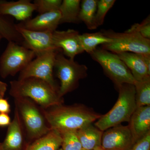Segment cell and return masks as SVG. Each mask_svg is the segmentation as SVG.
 <instances>
[{"mask_svg":"<svg viewBox=\"0 0 150 150\" xmlns=\"http://www.w3.org/2000/svg\"><path fill=\"white\" fill-rule=\"evenodd\" d=\"M41 109L51 130H56L60 133L78 131L92 124L101 116L82 105H65L62 104Z\"/></svg>","mask_w":150,"mask_h":150,"instance_id":"cell-1","label":"cell"},{"mask_svg":"<svg viewBox=\"0 0 150 150\" xmlns=\"http://www.w3.org/2000/svg\"><path fill=\"white\" fill-rule=\"evenodd\" d=\"M9 93L14 98L25 97L39 105L43 109L63 104L64 99L58 91L46 81L36 78L11 81Z\"/></svg>","mask_w":150,"mask_h":150,"instance_id":"cell-2","label":"cell"},{"mask_svg":"<svg viewBox=\"0 0 150 150\" xmlns=\"http://www.w3.org/2000/svg\"><path fill=\"white\" fill-rule=\"evenodd\" d=\"M117 88L118 97L114 106L107 113L101 115L95 123V126L103 131L123 122H129L137 108L134 84H123Z\"/></svg>","mask_w":150,"mask_h":150,"instance_id":"cell-3","label":"cell"},{"mask_svg":"<svg viewBox=\"0 0 150 150\" xmlns=\"http://www.w3.org/2000/svg\"><path fill=\"white\" fill-rule=\"evenodd\" d=\"M14 98L26 138L29 140L30 143L46 135L51 131L42 109L34 101L27 98Z\"/></svg>","mask_w":150,"mask_h":150,"instance_id":"cell-4","label":"cell"},{"mask_svg":"<svg viewBox=\"0 0 150 150\" xmlns=\"http://www.w3.org/2000/svg\"><path fill=\"white\" fill-rule=\"evenodd\" d=\"M101 31L112 39L110 43L101 45L103 49L115 54L129 52L150 54V40L143 37L132 26L122 33L115 32L112 30Z\"/></svg>","mask_w":150,"mask_h":150,"instance_id":"cell-5","label":"cell"},{"mask_svg":"<svg viewBox=\"0 0 150 150\" xmlns=\"http://www.w3.org/2000/svg\"><path fill=\"white\" fill-rule=\"evenodd\" d=\"M60 81L59 94L63 97L76 89L80 80L87 76V67L67 58L60 50L56 55L54 70Z\"/></svg>","mask_w":150,"mask_h":150,"instance_id":"cell-6","label":"cell"},{"mask_svg":"<svg viewBox=\"0 0 150 150\" xmlns=\"http://www.w3.org/2000/svg\"><path fill=\"white\" fill-rule=\"evenodd\" d=\"M90 55L102 67L116 88L123 84H134L135 81L131 71L117 54L101 48H97Z\"/></svg>","mask_w":150,"mask_h":150,"instance_id":"cell-7","label":"cell"},{"mask_svg":"<svg viewBox=\"0 0 150 150\" xmlns=\"http://www.w3.org/2000/svg\"><path fill=\"white\" fill-rule=\"evenodd\" d=\"M36 56L33 51L13 41H8L0 59V75L3 78L20 72Z\"/></svg>","mask_w":150,"mask_h":150,"instance_id":"cell-8","label":"cell"},{"mask_svg":"<svg viewBox=\"0 0 150 150\" xmlns=\"http://www.w3.org/2000/svg\"><path fill=\"white\" fill-rule=\"evenodd\" d=\"M60 50L51 49L36 55L20 72L18 80L28 78H38L46 81L59 92V87L54 79V71L56 56Z\"/></svg>","mask_w":150,"mask_h":150,"instance_id":"cell-9","label":"cell"},{"mask_svg":"<svg viewBox=\"0 0 150 150\" xmlns=\"http://www.w3.org/2000/svg\"><path fill=\"white\" fill-rule=\"evenodd\" d=\"M135 143L129 126L119 125L103 132L101 145L103 150H128Z\"/></svg>","mask_w":150,"mask_h":150,"instance_id":"cell-10","label":"cell"},{"mask_svg":"<svg viewBox=\"0 0 150 150\" xmlns=\"http://www.w3.org/2000/svg\"><path fill=\"white\" fill-rule=\"evenodd\" d=\"M16 27L23 38L22 45L34 52L35 55L51 49H57L53 43V32L33 31L19 27L16 24Z\"/></svg>","mask_w":150,"mask_h":150,"instance_id":"cell-11","label":"cell"},{"mask_svg":"<svg viewBox=\"0 0 150 150\" xmlns=\"http://www.w3.org/2000/svg\"><path fill=\"white\" fill-rule=\"evenodd\" d=\"M25 135L18 110L15 106L13 120L8 126L4 140L0 142V150H25L30 144Z\"/></svg>","mask_w":150,"mask_h":150,"instance_id":"cell-12","label":"cell"},{"mask_svg":"<svg viewBox=\"0 0 150 150\" xmlns=\"http://www.w3.org/2000/svg\"><path fill=\"white\" fill-rule=\"evenodd\" d=\"M79 31L74 29L55 30L53 32V43L55 48L62 50L69 59L74 60L75 57L84 51L79 39Z\"/></svg>","mask_w":150,"mask_h":150,"instance_id":"cell-13","label":"cell"},{"mask_svg":"<svg viewBox=\"0 0 150 150\" xmlns=\"http://www.w3.org/2000/svg\"><path fill=\"white\" fill-rule=\"evenodd\" d=\"M61 14L59 11L39 14L34 18H30L17 24L25 29L36 31L54 32L60 24Z\"/></svg>","mask_w":150,"mask_h":150,"instance_id":"cell-14","label":"cell"},{"mask_svg":"<svg viewBox=\"0 0 150 150\" xmlns=\"http://www.w3.org/2000/svg\"><path fill=\"white\" fill-rule=\"evenodd\" d=\"M36 7L29 0H19L17 1H0V15L10 16L21 22L30 18Z\"/></svg>","mask_w":150,"mask_h":150,"instance_id":"cell-15","label":"cell"},{"mask_svg":"<svg viewBox=\"0 0 150 150\" xmlns=\"http://www.w3.org/2000/svg\"><path fill=\"white\" fill-rule=\"evenodd\" d=\"M128 126L135 143L150 131V105L137 108Z\"/></svg>","mask_w":150,"mask_h":150,"instance_id":"cell-16","label":"cell"},{"mask_svg":"<svg viewBox=\"0 0 150 150\" xmlns=\"http://www.w3.org/2000/svg\"><path fill=\"white\" fill-rule=\"evenodd\" d=\"M116 54L130 70L135 81L150 77V70L146 66L141 54L123 52Z\"/></svg>","mask_w":150,"mask_h":150,"instance_id":"cell-17","label":"cell"},{"mask_svg":"<svg viewBox=\"0 0 150 150\" xmlns=\"http://www.w3.org/2000/svg\"><path fill=\"white\" fill-rule=\"evenodd\" d=\"M83 149L102 150V138L103 131L92 124L85 126L76 131Z\"/></svg>","mask_w":150,"mask_h":150,"instance_id":"cell-18","label":"cell"},{"mask_svg":"<svg viewBox=\"0 0 150 150\" xmlns=\"http://www.w3.org/2000/svg\"><path fill=\"white\" fill-rule=\"evenodd\" d=\"M61 134L51 130L46 135L30 143L25 150H58L62 146Z\"/></svg>","mask_w":150,"mask_h":150,"instance_id":"cell-19","label":"cell"},{"mask_svg":"<svg viewBox=\"0 0 150 150\" xmlns=\"http://www.w3.org/2000/svg\"><path fill=\"white\" fill-rule=\"evenodd\" d=\"M81 1L80 0H64L59 8L61 14L60 24L64 23H78Z\"/></svg>","mask_w":150,"mask_h":150,"instance_id":"cell-20","label":"cell"},{"mask_svg":"<svg viewBox=\"0 0 150 150\" xmlns=\"http://www.w3.org/2000/svg\"><path fill=\"white\" fill-rule=\"evenodd\" d=\"M79 39L84 52L89 54L95 50L98 45L109 43L112 41V39L105 36L102 31L80 34Z\"/></svg>","mask_w":150,"mask_h":150,"instance_id":"cell-21","label":"cell"},{"mask_svg":"<svg viewBox=\"0 0 150 150\" xmlns=\"http://www.w3.org/2000/svg\"><path fill=\"white\" fill-rule=\"evenodd\" d=\"M97 0L81 1L79 19L83 22L88 29L93 30L98 27L96 23V14L97 5Z\"/></svg>","mask_w":150,"mask_h":150,"instance_id":"cell-22","label":"cell"},{"mask_svg":"<svg viewBox=\"0 0 150 150\" xmlns=\"http://www.w3.org/2000/svg\"><path fill=\"white\" fill-rule=\"evenodd\" d=\"M0 34L8 41H13L22 45L23 38L17 30L16 24L6 16L0 15Z\"/></svg>","mask_w":150,"mask_h":150,"instance_id":"cell-23","label":"cell"},{"mask_svg":"<svg viewBox=\"0 0 150 150\" xmlns=\"http://www.w3.org/2000/svg\"><path fill=\"white\" fill-rule=\"evenodd\" d=\"M134 85L137 108L150 105V77L135 81Z\"/></svg>","mask_w":150,"mask_h":150,"instance_id":"cell-24","label":"cell"},{"mask_svg":"<svg viewBox=\"0 0 150 150\" xmlns=\"http://www.w3.org/2000/svg\"><path fill=\"white\" fill-rule=\"evenodd\" d=\"M62 138V149L63 150H82L80 141L76 131H69L60 133Z\"/></svg>","mask_w":150,"mask_h":150,"instance_id":"cell-25","label":"cell"},{"mask_svg":"<svg viewBox=\"0 0 150 150\" xmlns=\"http://www.w3.org/2000/svg\"><path fill=\"white\" fill-rule=\"evenodd\" d=\"M115 2V0H99L97 1L96 23L98 27L103 24L106 14L113 6Z\"/></svg>","mask_w":150,"mask_h":150,"instance_id":"cell-26","label":"cell"},{"mask_svg":"<svg viewBox=\"0 0 150 150\" xmlns=\"http://www.w3.org/2000/svg\"><path fill=\"white\" fill-rule=\"evenodd\" d=\"M62 2V0H35L33 3L36 7L35 11L42 14L59 11Z\"/></svg>","mask_w":150,"mask_h":150,"instance_id":"cell-27","label":"cell"},{"mask_svg":"<svg viewBox=\"0 0 150 150\" xmlns=\"http://www.w3.org/2000/svg\"><path fill=\"white\" fill-rule=\"evenodd\" d=\"M131 26L137 30L143 37L150 40V16L145 18L141 23H135Z\"/></svg>","mask_w":150,"mask_h":150,"instance_id":"cell-28","label":"cell"},{"mask_svg":"<svg viewBox=\"0 0 150 150\" xmlns=\"http://www.w3.org/2000/svg\"><path fill=\"white\" fill-rule=\"evenodd\" d=\"M128 150H150V131L137 141Z\"/></svg>","mask_w":150,"mask_h":150,"instance_id":"cell-29","label":"cell"},{"mask_svg":"<svg viewBox=\"0 0 150 150\" xmlns=\"http://www.w3.org/2000/svg\"><path fill=\"white\" fill-rule=\"evenodd\" d=\"M10 112V105L7 100L0 98V113L8 114Z\"/></svg>","mask_w":150,"mask_h":150,"instance_id":"cell-30","label":"cell"},{"mask_svg":"<svg viewBox=\"0 0 150 150\" xmlns=\"http://www.w3.org/2000/svg\"><path fill=\"white\" fill-rule=\"evenodd\" d=\"M11 122V118L8 114L0 113V127L8 126Z\"/></svg>","mask_w":150,"mask_h":150,"instance_id":"cell-31","label":"cell"},{"mask_svg":"<svg viewBox=\"0 0 150 150\" xmlns=\"http://www.w3.org/2000/svg\"><path fill=\"white\" fill-rule=\"evenodd\" d=\"M7 88V84L5 83L0 81V96L3 97L4 96L5 94Z\"/></svg>","mask_w":150,"mask_h":150,"instance_id":"cell-32","label":"cell"},{"mask_svg":"<svg viewBox=\"0 0 150 150\" xmlns=\"http://www.w3.org/2000/svg\"><path fill=\"white\" fill-rule=\"evenodd\" d=\"M3 38L2 37V36L1 35V34H0V41H1V40L2 38Z\"/></svg>","mask_w":150,"mask_h":150,"instance_id":"cell-33","label":"cell"},{"mask_svg":"<svg viewBox=\"0 0 150 150\" xmlns=\"http://www.w3.org/2000/svg\"><path fill=\"white\" fill-rule=\"evenodd\" d=\"M63 150L62 149V148H61V149H59V150Z\"/></svg>","mask_w":150,"mask_h":150,"instance_id":"cell-34","label":"cell"},{"mask_svg":"<svg viewBox=\"0 0 150 150\" xmlns=\"http://www.w3.org/2000/svg\"><path fill=\"white\" fill-rule=\"evenodd\" d=\"M0 98H4V97H2L1 96H0Z\"/></svg>","mask_w":150,"mask_h":150,"instance_id":"cell-35","label":"cell"},{"mask_svg":"<svg viewBox=\"0 0 150 150\" xmlns=\"http://www.w3.org/2000/svg\"></svg>","mask_w":150,"mask_h":150,"instance_id":"cell-36","label":"cell"},{"mask_svg":"<svg viewBox=\"0 0 150 150\" xmlns=\"http://www.w3.org/2000/svg\"><path fill=\"white\" fill-rule=\"evenodd\" d=\"M82 150H84V149H83Z\"/></svg>","mask_w":150,"mask_h":150,"instance_id":"cell-37","label":"cell"}]
</instances>
